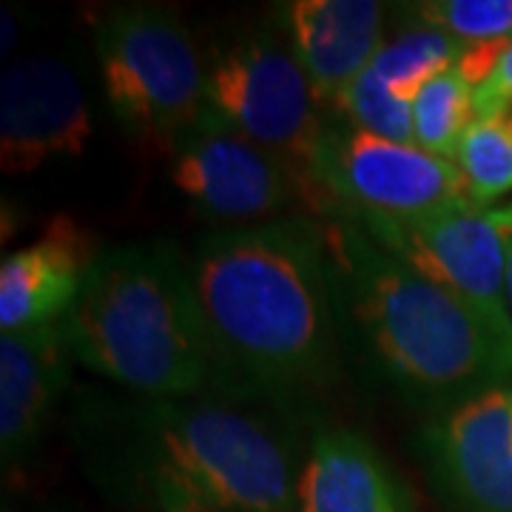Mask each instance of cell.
<instances>
[{"label": "cell", "instance_id": "obj_16", "mask_svg": "<svg viewBox=\"0 0 512 512\" xmlns=\"http://www.w3.org/2000/svg\"><path fill=\"white\" fill-rule=\"evenodd\" d=\"M464 49L467 46L461 40L424 23V26H416V29L382 43V49L376 52L367 69L387 92L413 103L416 94L436 74L456 66Z\"/></svg>", "mask_w": 512, "mask_h": 512}, {"label": "cell", "instance_id": "obj_6", "mask_svg": "<svg viewBox=\"0 0 512 512\" xmlns=\"http://www.w3.org/2000/svg\"><path fill=\"white\" fill-rule=\"evenodd\" d=\"M205 100L239 134L311 177V157L325 131L322 100L293 49L274 35L239 32L222 40L205 66Z\"/></svg>", "mask_w": 512, "mask_h": 512}, {"label": "cell", "instance_id": "obj_23", "mask_svg": "<svg viewBox=\"0 0 512 512\" xmlns=\"http://www.w3.org/2000/svg\"><path fill=\"white\" fill-rule=\"evenodd\" d=\"M504 231V228H501ZM504 245H507V302H510V316H512V228L504 231Z\"/></svg>", "mask_w": 512, "mask_h": 512}, {"label": "cell", "instance_id": "obj_15", "mask_svg": "<svg viewBox=\"0 0 512 512\" xmlns=\"http://www.w3.org/2000/svg\"><path fill=\"white\" fill-rule=\"evenodd\" d=\"M293 512H413V498L365 436L325 430L299 467Z\"/></svg>", "mask_w": 512, "mask_h": 512}, {"label": "cell", "instance_id": "obj_14", "mask_svg": "<svg viewBox=\"0 0 512 512\" xmlns=\"http://www.w3.org/2000/svg\"><path fill=\"white\" fill-rule=\"evenodd\" d=\"M382 3L296 0L285 9L291 49L325 103L348 89L382 49Z\"/></svg>", "mask_w": 512, "mask_h": 512}, {"label": "cell", "instance_id": "obj_3", "mask_svg": "<svg viewBox=\"0 0 512 512\" xmlns=\"http://www.w3.org/2000/svg\"><path fill=\"white\" fill-rule=\"evenodd\" d=\"M325 231L339 311L399 393L447 410L512 384V339L478 308L382 251L353 222L333 217Z\"/></svg>", "mask_w": 512, "mask_h": 512}, {"label": "cell", "instance_id": "obj_7", "mask_svg": "<svg viewBox=\"0 0 512 512\" xmlns=\"http://www.w3.org/2000/svg\"><path fill=\"white\" fill-rule=\"evenodd\" d=\"M308 174L319 194L336 202L333 214L421 217L473 205L453 160L367 134L350 123L322 131Z\"/></svg>", "mask_w": 512, "mask_h": 512}, {"label": "cell", "instance_id": "obj_19", "mask_svg": "<svg viewBox=\"0 0 512 512\" xmlns=\"http://www.w3.org/2000/svg\"><path fill=\"white\" fill-rule=\"evenodd\" d=\"M416 18L461 40L464 46H510L512 0H427Z\"/></svg>", "mask_w": 512, "mask_h": 512}, {"label": "cell", "instance_id": "obj_5", "mask_svg": "<svg viewBox=\"0 0 512 512\" xmlns=\"http://www.w3.org/2000/svg\"><path fill=\"white\" fill-rule=\"evenodd\" d=\"M94 46L117 120L137 140L174 154L208 109L205 66L180 15L120 6L97 26Z\"/></svg>", "mask_w": 512, "mask_h": 512}, {"label": "cell", "instance_id": "obj_24", "mask_svg": "<svg viewBox=\"0 0 512 512\" xmlns=\"http://www.w3.org/2000/svg\"><path fill=\"white\" fill-rule=\"evenodd\" d=\"M6 512H9V510H6Z\"/></svg>", "mask_w": 512, "mask_h": 512}, {"label": "cell", "instance_id": "obj_8", "mask_svg": "<svg viewBox=\"0 0 512 512\" xmlns=\"http://www.w3.org/2000/svg\"><path fill=\"white\" fill-rule=\"evenodd\" d=\"M353 222L382 251L402 259L421 276L458 293L512 339L507 302L504 231L476 205H456L421 217L333 214Z\"/></svg>", "mask_w": 512, "mask_h": 512}, {"label": "cell", "instance_id": "obj_20", "mask_svg": "<svg viewBox=\"0 0 512 512\" xmlns=\"http://www.w3.org/2000/svg\"><path fill=\"white\" fill-rule=\"evenodd\" d=\"M336 106L348 114L350 126L384 137V140H393V143L416 146L413 103L387 92L382 83L370 74V69H365L345 92L336 97Z\"/></svg>", "mask_w": 512, "mask_h": 512}, {"label": "cell", "instance_id": "obj_10", "mask_svg": "<svg viewBox=\"0 0 512 512\" xmlns=\"http://www.w3.org/2000/svg\"><path fill=\"white\" fill-rule=\"evenodd\" d=\"M421 453L458 512H512V384L441 410L421 433Z\"/></svg>", "mask_w": 512, "mask_h": 512}, {"label": "cell", "instance_id": "obj_2", "mask_svg": "<svg viewBox=\"0 0 512 512\" xmlns=\"http://www.w3.org/2000/svg\"><path fill=\"white\" fill-rule=\"evenodd\" d=\"M97 447L168 512L296 510V441L254 399H148L109 419Z\"/></svg>", "mask_w": 512, "mask_h": 512}, {"label": "cell", "instance_id": "obj_12", "mask_svg": "<svg viewBox=\"0 0 512 512\" xmlns=\"http://www.w3.org/2000/svg\"><path fill=\"white\" fill-rule=\"evenodd\" d=\"M94 256L89 234L72 217H55L32 245L0 265V330L18 333L60 322L83 288Z\"/></svg>", "mask_w": 512, "mask_h": 512}, {"label": "cell", "instance_id": "obj_1", "mask_svg": "<svg viewBox=\"0 0 512 512\" xmlns=\"http://www.w3.org/2000/svg\"><path fill=\"white\" fill-rule=\"evenodd\" d=\"M188 268L225 393L293 399L330 384L339 299L325 225L293 214L214 231Z\"/></svg>", "mask_w": 512, "mask_h": 512}, {"label": "cell", "instance_id": "obj_22", "mask_svg": "<svg viewBox=\"0 0 512 512\" xmlns=\"http://www.w3.org/2000/svg\"><path fill=\"white\" fill-rule=\"evenodd\" d=\"M487 217L498 225V228H512V202H507V205H498V208H490L487 211Z\"/></svg>", "mask_w": 512, "mask_h": 512}, {"label": "cell", "instance_id": "obj_13", "mask_svg": "<svg viewBox=\"0 0 512 512\" xmlns=\"http://www.w3.org/2000/svg\"><path fill=\"white\" fill-rule=\"evenodd\" d=\"M63 322L0 336V453L12 464L35 450L69 384Z\"/></svg>", "mask_w": 512, "mask_h": 512}, {"label": "cell", "instance_id": "obj_21", "mask_svg": "<svg viewBox=\"0 0 512 512\" xmlns=\"http://www.w3.org/2000/svg\"><path fill=\"white\" fill-rule=\"evenodd\" d=\"M510 114L512 117V43L501 52L490 77L476 86V117Z\"/></svg>", "mask_w": 512, "mask_h": 512}, {"label": "cell", "instance_id": "obj_18", "mask_svg": "<svg viewBox=\"0 0 512 512\" xmlns=\"http://www.w3.org/2000/svg\"><path fill=\"white\" fill-rule=\"evenodd\" d=\"M456 165L467 185V197L478 211L512 191V117H476L464 131Z\"/></svg>", "mask_w": 512, "mask_h": 512}, {"label": "cell", "instance_id": "obj_9", "mask_svg": "<svg viewBox=\"0 0 512 512\" xmlns=\"http://www.w3.org/2000/svg\"><path fill=\"white\" fill-rule=\"evenodd\" d=\"M174 188L205 220L251 222L276 217L296 200L325 211L319 188L296 165L256 146L211 109L171 154Z\"/></svg>", "mask_w": 512, "mask_h": 512}, {"label": "cell", "instance_id": "obj_11", "mask_svg": "<svg viewBox=\"0 0 512 512\" xmlns=\"http://www.w3.org/2000/svg\"><path fill=\"white\" fill-rule=\"evenodd\" d=\"M92 140V114L77 77L55 57H26L0 80V168L26 174L80 157Z\"/></svg>", "mask_w": 512, "mask_h": 512}, {"label": "cell", "instance_id": "obj_17", "mask_svg": "<svg viewBox=\"0 0 512 512\" xmlns=\"http://www.w3.org/2000/svg\"><path fill=\"white\" fill-rule=\"evenodd\" d=\"M476 120V89L456 66L436 74L413 100L416 146L433 157L453 160L464 131Z\"/></svg>", "mask_w": 512, "mask_h": 512}, {"label": "cell", "instance_id": "obj_4", "mask_svg": "<svg viewBox=\"0 0 512 512\" xmlns=\"http://www.w3.org/2000/svg\"><path fill=\"white\" fill-rule=\"evenodd\" d=\"M60 322L74 359L146 399L217 384L191 268L165 239L100 251Z\"/></svg>", "mask_w": 512, "mask_h": 512}]
</instances>
